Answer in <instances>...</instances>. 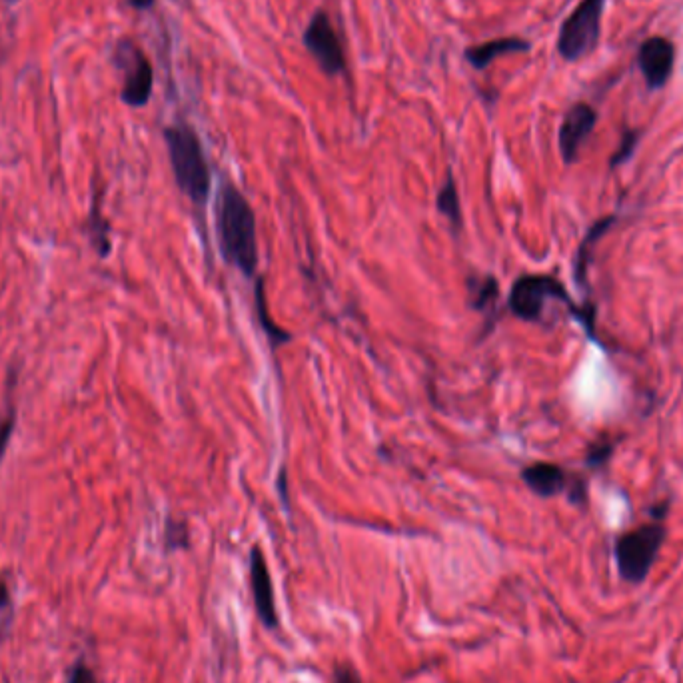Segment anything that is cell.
<instances>
[{
	"instance_id": "obj_17",
	"label": "cell",
	"mask_w": 683,
	"mask_h": 683,
	"mask_svg": "<svg viewBox=\"0 0 683 683\" xmlns=\"http://www.w3.org/2000/svg\"><path fill=\"white\" fill-rule=\"evenodd\" d=\"M636 144H638V132L634 130H628L624 136H622V144H620V150L614 154L612 158V166H618L622 162H626L634 150H636Z\"/></svg>"
},
{
	"instance_id": "obj_16",
	"label": "cell",
	"mask_w": 683,
	"mask_h": 683,
	"mask_svg": "<svg viewBox=\"0 0 683 683\" xmlns=\"http://www.w3.org/2000/svg\"><path fill=\"white\" fill-rule=\"evenodd\" d=\"M256 302H258V314H260V320H262V326H264L266 334H268L274 342H278V344L288 342V340H290V334L284 332V330H280L274 322L268 320V312H266V304H264V302H266V296H264V280L258 282V288H256Z\"/></svg>"
},
{
	"instance_id": "obj_8",
	"label": "cell",
	"mask_w": 683,
	"mask_h": 683,
	"mask_svg": "<svg viewBox=\"0 0 683 683\" xmlns=\"http://www.w3.org/2000/svg\"><path fill=\"white\" fill-rule=\"evenodd\" d=\"M596 120H598V114L590 104L580 102L568 110L560 126V134H558L560 152L566 164H572L578 160L580 148L592 134Z\"/></svg>"
},
{
	"instance_id": "obj_6",
	"label": "cell",
	"mask_w": 683,
	"mask_h": 683,
	"mask_svg": "<svg viewBox=\"0 0 683 683\" xmlns=\"http://www.w3.org/2000/svg\"><path fill=\"white\" fill-rule=\"evenodd\" d=\"M604 4L606 0H582L562 24L558 50L566 60L576 62L594 50L600 38Z\"/></svg>"
},
{
	"instance_id": "obj_21",
	"label": "cell",
	"mask_w": 683,
	"mask_h": 683,
	"mask_svg": "<svg viewBox=\"0 0 683 683\" xmlns=\"http://www.w3.org/2000/svg\"><path fill=\"white\" fill-rule=\"evenodd\" d=\"M166 540L170 548H180L186 542V528L182 524H168Z\"/></svg>"
},
{
	"instance_id": "obj_7",
	"label": "cell",
	"mask_w": 683,
	"mask_h": 683,
	"mask_svg": "<svg viewBox=\"0 0 683 683\" xmlns=\"http://www.w3.org/2000/svg\"><path fill=\"white\" fill-rule=\"evenodd\" d=\"M304 46L314 56L324 74L336 76L346 70V56L342 42L332 26L328 12L316 10L304 30Z\"/></svg>"
},
{
	"instance_id": "obj_14",
	"label": "cell",
	"mask_w": 683,
	"mask_h": 683,
	"mask_svg": "<svg viewBox=\"0 0 683 683\" xmlns=\"http://www.w3.org/2000/svg\"><path fill=\"white\" fill-rule=\"evenodd\" d=\"M470 288V306L476 312H492L496 310L500 298V286L494 276H484L480 280H468Z\"/></svg>"
},
{
	"instance_id": "obj_1",
	"label": "cell",
	"mask_w": 683,
	"mask_h": 683,
	"mask_svg": "<svg viewBox=\"0 0 683 683\" xmlns=\"http://www.w3.org/2000/svg\"><path fill=\"white\" fill-rule=\"evenodd\" d=\"M216 234L224 260L246 278L254 276L260 258L256 214L248 198L232 182H224L218 192Z\"/></svg>"
},
{
	"instance_id": "obj_20",
	"label": "cell",
	"mask_w": 683,
	"mask_h": 683,
	"mask_svg": "<svg viewBox=\"0 0 683 683\" xmlns=\"http://www.w3.org/2000/svg\"><path fill=\"white\" fill-rule=\"evenodd\" d=\"M12 432H14V416L8 414L6 418H0V458L4 456V452L10 444Z\"/></svg>"
},
{
	"instance_id": "obj_23",
	"label": "cell",
	"mask_w": 683,
	"mask_h": 683,
	"mask_svg": "<svg viewBox=\"0 0 683 683\" xmlns=\"http://www.w3.org/2000/svg\"><path fill=\"white\" fill-rule=\"evenodd\" d=\"M8 604H10V594H8L6 584L0 580V610L8 608Z\"/></svg>"
},
{
	"instance_id": "obj_18",
	"label": "cell",
	"mask_w": 683,
	"mask_h": 683,
	"mask_svg": "<svg viewBox=\"0 0 683 683\" xmlns=\"http://www.w3.org/2000/svg\"><path fill=\"white\" fill-rule=\"evenodd\" d=\"M612 450H614V446H612L608 440H602V442L592 444V446H590V452H588V464L594 466V468L602 466V464L610 458Z\"/></svg>"
},
{
	"instance_id": "obj_3",
	"label": "cell",
	"mask_w": 683,
	"mask_h": 683,
	"mask_svg": "<svg viewBox=\"0 0 683 683\" xmlns=\"http://www.w3.org/2000/svg\"><path fill=\"white\" fill-rule=\"evenodd\" d=\"M550 300L564 302L570 308V312L586 326L588 334L592 338H596V334H594V310L592 308L582 310L570 298L566 286L560 280H556L554 276L526 274V276L518 278L512 284V290L508 296V308L516 318H520L524 322H540L544 308Z\"/></svg>"
},
{
	"instance_id": "obj_13",
	"label": "cell",
	"mask_w": 683,
	"mask_h": 683,
	"mask_svg": "<svg viewBox=\"0 0 683 683\" xmlns=\"http://www.w3.org/2000/svg\"><path fill=\"white\" fill-rule=\"evenodd\" d=\"M616 222L614 216H608V218H602L598 220L586 234L584 242L580 244L578 248V256H576V262H574V270H576V280L578 284H584L586 282V274H588V264H590V256H592V250L596 246V242L610 230V226Z\"/></svg>"
},
{
	"instance_id": "obj_24",
	"label": "cell",
	"mask_w": 683,
	"mask_h": 683,
	"mask_svg": "<svg viewBox=\"0 0 683 683\" xmlns=\"http://www.w3.org/2000/svg\"><path fill=\"white\" fill-rule=\"evenodd\" d=\"M128 4L136 10H148L154 6V0H128Z\"/></svg>"
},
{
	"instance_id": "obj_19",
	"label": "cell",
	"mask_w": 683,
	"mask_h": 683,
	"mask_svg": "<svg viewBox=\"0 0 683 683\" xmlns=\"http://www.w3.org/2000/svg\"><path fill=\"white\" fill-rule=\"evenodd\" d=\"M66 683H98L94 672L84 664V662H76L68 674Z\"/></svg>"
},
{
	"instance_id": "obj_5",
	"label": "cell",
	"mask_w": 683,
	"mask_h": 683,
	"mask_svg": "<svg viewBox=\"0 0 683 683\" xmlns=\"http://www.w3.org/2000/svg\"><path fill=\"white\" fill-rule=\"evenodd\" d=\"M112 60L114 66L122 72V102L130 108L146 106L154 90V68L144 50L136 42L122 38L114 46Z\"/></svg>"
},
{
	"instance_id": "obj_11",
	"label": "cell",
	"mask_w": 683,
	"mask_h": 683,
	"mask_svg": "<svg viewBox=\"0 0 683 683\" xmlns=\"http://www.w3.org/2000/svg\"><path fill=\"white\" fill-rule=\"evenodd\" d=\"M522 480L534 494L542 498H554L568 488L566 472L560 466L548 464V462H538V464L524 468Z\"/></svg>"
},
{
	"instance_id": "obj_4",
	"label": "cell",
	"mask_w": 683,
	"mask_h": 683,
	"mask_svg": "<svg viewBox=\"0 0 683 683\" xmlns=\"http://www.w3.org/2000/svg\"><path fill=\"white\" fill-rule=\"evenodd\" d=\"M666 536L668 532L662 524H646L618 538L616 562L620 576L628 584L638 586L650 576Z\"/></svg>"
},
{
	"instance_id": "obj_22",
	"label": "cell",
	"mask_w": 683,
	"mask_h": 683,
	"mask_svg": "<svg viewBox=\"0 0 683 683\" xmlns=\"http://www.w3.org/2000/svg\"><path fill=\"white\" fill-rule=\"evenodd\" d=\"M332 683H362V680L352 668H338Z\"/></svg>"
},
{
	"instance_id": "obj_2",
	"label": "cell",
	"mask_w": 683,
	"mask_h": 683,
	"mask_svg": "<svg viewBox=\"0 0 683 683\" xmlns=\"http://www.w3.org/2000/svg\"><path fill=\"white\" fill-rule=\"evenodd\" d=\"M164 140L174 180L194 204H206L212 190V174L196 130L178 122L164 128Z\"/></svg>"
},
{
	"instance_id": "obj_12",
	"label": "cell",
	"mask_w": 683,
	"mask_h": 683,
	"mask_svg": "<svg viewBox=\"0 0 683 683\" xmlns=\"http://www.w3.org/2000/svg\"><path fill=\"white\" fill-rule=\"evenodd\" d=\"M532 48V44L524 38L518 36H506V38H496V40H488L484 44L472 46L466 50V60L470 66H474L476 70H484L486 66H490L498 56L504 54H512V52H528Z\"/></svg>"
},
{
	"instance_id": "obj_15",
	"label": "cell",
	"mask_w": 683,
	"mask_h": 683,
	"mask_svg": "<svg viewBox=\"0 0 683 683\" xmlns=\"http://www.w3.org/2000/svg\"><path fill=\"white\" fill-rule=\"evenodd\" d=\"M436 206L440 210V214H444L450 224L460 230L462 228V206H460V196H458V186L456 180L452 176V172H448L446 182L442 184V188L438 190L436 196Z\"/></svg>"
},
{
	"instance_id": "obj_9",
	"label": "cell",
	"mask_w": 683,
	"mask_h": 683,
	"mask_svg": "<svg viewBox=\"0 0 683 683\" xmlns=\"http://www.w3.org/2000/svg\"><path fill=\"white\" fill-rule=\"evenodd\" d=\"M676 60L674 44L664 36L648 38L638 54L642 74L650 88H662L672 76Z\"/></svg>"
},
{
	"instance_id": "obj_10",
	"label": "cell",
	"mask_w": 683,
	"mask_h": 683,
	"mask_svg": "<svg viewBox=\"0 0 683 683\" xmlns=\"http://www.w3.org/2000/svg\"><path fill=\"white\" fill-rule=\"evenodd\" d=\"M250 586L256 602L258 616L266 628L278 626V614L274 608V592H272V580L268 572L266 558L260 548H254L250 554Z\"/></svg>"
}]
</instances>
